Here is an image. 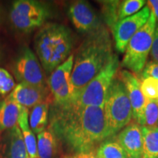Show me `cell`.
I'll return each mask as SVG.
<instances>
[{
  "label": "cell",
  "mask_w": 158,
  "mask_h": 158,
  "mask_svg": "<svg viewBox=\"0 0 158 158\" xmlns=\"http://www.w3.org/2000/svg\"><path fill=\"white\" fill-rule=\"evenodd\" d=\"M48 129L74 155L94 152L111 137L104 107L51 103Z\"/></svg>",
  "instance_id": "cell-1"
},
{
  "label": "cell",
  "mask_w": 158,
  "mask_h": 158,
  "mask_svg": "<svg viewBox=\"0 0 158 158\" xmlns=\"http://www.w3.org/2000/svg\"><path fill=\"white\" fill-rule=\"evenodd\" d=\"M112 47L110 33L105 27L87 35L74 56L71 73L73 95L81 90L108 64L114 54Z\"/></svg>",
  "instance_id": "cell-2"
},
{
  "label": "cell",
  "mask_w": 158,
  "mask_h": 158,
  "mask_svg": "<svg viewBox=\"0 0 158 158\" xmlns=\"http://www.w3.org/2000/svg\"><path fill=\"white\" fill-rule=\"evenodd\" d=\"M73 45L70 29L56 23H45L35 37L37 56L48 73H51L70 56Z\"/></svg>",
  "instance_id": "cell-3"
},
{
  "label": "cell",
  "mask_w": 158,
  "mask_h": 158,
  "mask_svg": "<svg viewBox=\"0 0 158 158\" xmlns=\"http://www.w3.org/2000/svg\"><path fill=\"white\" fill-rule=\"evenodd\" d=\"M118 56L113 54L108 64L81 90L73 96L71 102L78 106L104 107L108 90L117 76Z\"/></svg>",
  "instance_id": "cell-4"
},
{
  "label": "cell",
  "mask_w": 158,
  "mask_h": 158,
  "mask_svg": "<svg viewBox=\"0 0 158 158\" xmlns=\"http://www.w3.org/2000/svg\"><path fill=\"white\" fill-rule=\"evenodd\" d=\"M156 26L155 16L151 12L147 22L133 35L126 47L121 64L123 68L135 74L143 71L151 52Z\"/></svg>",
  "instance_id": "cell-5"
},
{
  "label": "cell",
  "mask_w": 158,
  "mask_h": 158,
  "mask_svg": "<svg viewBox=\"0 0 158 158\" xmlns=\"http://www.w3.org/2000/svg\"><path fill=\"white\" fill-rule=\"evenodd\" d=\"M104 109L110 136L117 135L133 120V110L127 90L117 76L108 90Z\"/></svg>",
  "instance_id": "cell-6"
},
{
  "label": "cell",
  "mask_w": 158,
  "mask_h": 158,
  "mask_svg": "<svg viewBox=\"0 0 158 158\" xmlns=\"http://www.w3.org/2000/svg\"><path fill=\"white\" fill-rule=\"evenodd\" d=\"M48 4L37 0L13 2L9 11V21L13 28L21 33H30L41 28L51 16Z\"/></svg>",
  "instance_id": "cell-7"
},
{
  "label": "cell",
  "mask_w": 158,
  "mask_h": 158,
  "mask_svg": "<svg viewBox=\"0 0 158 158\" xmlns=\"http://www.w3.org/2000/svg\"><path fill=\"white\" fill-rule=\"evenodd\" d=\"M12 71L19 83L48 86L38 57L28 47L23 46L20 49L13 62Z\"/></svg>",
  "instance_id": "cell-8"
},
{
  "label": "cell",
  "mask_w": 158,
  "mask_h": 158,
  "mask_svg": "<svg viewBox=\"0 0 158 158\" xmlns=\"http://www.w3.org/2000/svg\"><path fill=\"white\" fill-rule=\"evenodd\" d=\"M74 56L71 54L62 64L55 69L47 80L53 103H68L73 96V87L71 82V73L73 67Z\"/></svg>",
  "instance_id": "cell-9"
},
{
  "label": "cell",
  "mask_w": 158,
  "mask_h": 158,
  "mask_svg": "<svg viewBox=\"0 0 158 158\" xmlns=\"http://www.w3.org/2000/svg\"><path fill=\"white\" fill-rule=\"evenodd\" d=\"M68 15L75 28L83 34H92L103 27L92 5L84 0L71 2L68 8Z\"/></svg>",
  "instance_id": "cell-10"
},
{
  "label": "cell",
  "mask_w": 158,
  "mask_h": 158,
  "mask_svg": "<svg viewBox=\"0 0 158 158\" xmlns=\"http://www.w3.org/2000/svg\"><path fill=\"white\" fill-rule=\"evenodd\" d=\"M151 11L148 6L131 16L119 21L112 29L115 48L119 53H124L126 47L134 35L147 22Z\"/></svg>",
  "instance_id": "cell-11"
},
{
  "label": "cell",
  "mask_w": 158,
  "mask_h": 158,
  "mask_svg": "<svg viewBox=\"0 0 158 158\" xmlns=\"http://www.w3.org/2000/svg\"><path fill=\"white\" fill-rule=\"evenodd\" d=\"M51 96L48 86H38L25 83H19L9 94L8 98L23 107L33 108Z\"/></svg>",
  "instance_id": "cell-12"
},
{
  "label": "cell",
  "mask_w": 158,
  "mask_h": 158,
  "mask_svg": "<svg viewBox=\"0 0 158 158\" xmlns=\"http://www.w3.org/2000/svg\"><path fill=\"white\" fill-rule=\"evenodd\" d=\"M116 138L128 158H143V135L137 122L132 120L116 135Z\"/></svg>",
  "instance_id": "cell-13"
},
{
  "label": "cell",
  "mask_w": 158,
  "mask_h": 158,
  "mask_svg": "<svg viewBox=\"0 0 158 158\" xmlns=\"http://www.w3.org/2000/svg\"><path fill=\"white\" fill-rule=\"evenodd\" d=\"M117 77L125 86L133 110V119L138 124L146 101L141 89V82L135 74L127 70H120Z\"/></svg>",
  "instance_id": "cell-14"
},
{
  "label": "cell",
  "mask_w": 158,
  "mask_h": 158,
  "mask_svg": "<svg viewBox=\"0 0 158 158\" xmlns=\"http://www.w3.org/2000/svg\"><path fill=\"white\" fill-rule=\"evenodd\" d=\"M52 102L53 98L51 94L48 99L31 108L29 114V122L34 133L39 134L45 130L49 122V113Z\"/></svg>",
  "instance_id": "cell-15"
},
{
  "label": "cell",
  "mask_w": 158,
  "mask_h": 158,
  "mask_svg": "<svg viewBox=\"0 0 158 158\" xmlns=\"http://www.w3.org/2000/svg\"><path fill=\"white\" fill-rule=\"evenodd\" d=\"M22 106L7 97L0 101V132L10 130L18 125Z\"/></svg>",
  "instance_id": "cell-16"
},
{
  "label": "cell",
  "mask_w": 158,
  "mask_h": 158,
  "mask_svg": "<svg viewBox=\"0 0 158 158\" xmlns=\"http://www.w3.org/2000/svg\"><path fill=\"white\" fill-rule=\"evenodd\" d=\"M18 124L22 133L29 158H39L37 154V138L29 126V109L23 106L20 113Z\"/></svg>",
  "instance_id": "cell-17"
},
{
  "label": "cell",
  "mask_w": 158,
  "mask_h": 158,
  "mask_svg": "<svg viewBox=\"0 0 158 158\" xmlns=\"http://www.w3.org/2000/svg\"><path fill=\"white\" fill-rule=\"evenodd\" d=\"M6 158H29L19 124L9 130L6 147Z\"/></svg>",
  "instance_id": "cell-18"
},
{
  "label": "cell",
  "mask_w": 158,
  "mask_h": 158,
  "mask_svg": "<svg viewBox=\"0 0 158 158\" xmlns=\"http://www.w3.org/2000/svg\"><path fill=\"white\" fill-rule=\"evenodd\" d=\"M58 139L50 130L37 134V154L39 158H55L58 154Z\"/></svg>",
  "instance_id": "cell-19"
},
{
  "label": "cell",
  "mask_w": 158,
  "mask_h": 158,
  "mask_svg": "<svg viewBox=\"0 0 158 158\" xmlns=\"http://www.w3.org/2000/svg\"><path fill=\"white\" fill-rule=\"evenodd\" d=\"M94 153L97 158H128L118 143L116 135L108 138L102 141Z\"/></svg>",
  "instance_id": "cell-20"
},
{
  "label": "cell",
  "mask_w": 158,
  "mask_h": 158,
  "mask_svg": "<svg viewBox=\"0 0 158 158\" xmlns=\"http://www.w3.org/2000/svg\"><path fill=\"white\" fill-rule=\"evenodd\" d=\"M143 158H158V127H141Z\"/></svg>",
  "instance_id": "cell-21"
},
{
  "label": "cell",
  "mask_w": 158,
  "mask_h": 158,
  "mask_svg": "<svg viewBox=\"0 0 158 158\" xmlns=\"http://www.w3.org/2000/svg\"><path fill=\"white\" fill-rule=\"evenodd\" d=\"M138 124L141 127H158V100L146 98L143 113Z\"/></svg>",
  "instance_id": "cell-22"
},
{
  "label": "cell",
  "mask_w": 158,
  "mask_h": 158,
  "mask_svg": "<svg viewBox=\"0 0 158 158\" xmlns=\"http://www.w3.org/2000/svg\"><path fill=\"white\" fill-rule=\"evenodd\" d=\"M121 1H100L102 13L106 24L110 30L114 29L118 20V6Z\"/></svg>",
  "instance_id": "cell-23"
},
{
  "label": "cell",
  "mask_w": 158,
  "mask_h": 158,
  "mask_svg": "<svg viewBox=\"0 0 158 158\" xmlns=\"http://www.w3.org/2000/svg\"><path fill=\"white\" fill-rule=\"evenodd\" d=\"M147 4L145 0H125L120 2L118 6V20L131 16L137 13L144 7Z\"/></svg>",
  "instance_id": "cell-24"
},
{
  "label": "cell",
  "mask_w": 158,
  "mask_h": 158,
  "mask_svg": "<svg viewBox=\"0 0 158 158\" xmlns=\"http://www.w3.org/2000/svg\"><path fill=\"white\" fill-rule=\"evenodd\" d=\"M141 89L145 98L158 100V79L151 77L142 79Z\"/></svg>",
  "instance_id": "cell-25"
},
{
  "label": "cell",
  "mask_w": 158,
  "mask_h": 158,
  "mask_svg": "<svg viewBox=\"0 0 158 158\" xmlns=\"http://www.w3.org/2000/svg\"><path fill=\"white\" fill-rule=\"evenodd\" d=\"M15 86L13 77L5 69L0 68V94L6 95L11 92Z\"/></svg>",
  "instance_id": "cell-26"
},
{
  "label": "cell",
  "mask_w": 158,
  "mask_h": 158,
  "mask_svg": "<svg viewBox=\"0 0 158 158\" xmlns=\"http://www.w3.org/2000/svg\"><path fill=\"white\" fill-rule=\"evenodd\" d=\"M151 77L158 79V62L155 61L147 63L145 68L141 72V78H146Z\"/></svg>",
  "instance_id": "cell-27"
},
{
  "label": "cell",
  "mask_w": 158,
  "mask_h": 158,
  "mask_svg": "<svg viewBox=\"0 0 158 158\" xmlns=\"http://www.w3.org/2000/svg\"><path fill=\"white\" fill-rule=\"evenodd\" d=\"M150 54H151L152 59H153V61L158 62V25L156 26L155 34H154L152 46Z\"/></svg>",
  "instance_id": "cell-28"
},
{
  "label": "cell",
  "mask_w": 158,
  "mask_h": 158,
  "mask_svg": "<svg viewBox=\"0 0 158 158\" xmlns=\"http://www.w3.org/2000/svg\"><path fill=\"white\" fill-rule=\"evenodd\" d=\"M147 4L150 11L155 15L158 25V0H149L147 2Z\"/></svg>",
  "instance_id": "cell-29"
},
{
  "label": "cell",
  "mask_w": 158,
  "mask_h": 158,
  "mask_svg": "<svg viewBox=\"0 0 158 158\" xmlns=\"http://www.w3.org/2000/svg\"><path fill=\"white\" fill-rule=\"evenodd\" d=\"M73 157V158H97L94 152L76 154V155H74Z\"/></svg>",
  "instance_id": "cell-30"
},
{
  "label": "cell",
  "mask_w": 158,
  "mask_h": 158,
  "mask_svg": "<svg viewBox=\"0 0 158 158\" xmlns=\"http://www.w3.org/2000/svg\"><path fill=\"white\" fill-rule=\"evenodd\" d=\"M3 19V12H2V8L0 6V24H1L2 22Z\"/></svg>",
  "instance_id": "cell-31"
},
{
  "label": "cell",
  "mask_w": 158,
  "mask_h": 158,
  "mask_svg": "<svg viewBox=\"0 0 158 158\" xmlns=\"http://www.w3.org/2000/svg\"><path fill=\"white\" fill-rule=\"evenodd\" d=\"M62 158H73V157L71 155H66V156H64V157Z\"/></svg>",
  "instance_id": "cell-32"
},
{
  "label": "cell",
  "mask_w": 158,
  "mask_h": 158,
  "mask_svg": "<svg viewBox=\"0 0 158 158\" xmlns=\"http://www.w3.org/2000/svg\"><path fill=\"white\" fill-rule=\"evenodd\" d=\"M2 51L0 50V61L2 60Z\"/></svg>",
  "instance_id": "cell-33"
}]
</instances>
